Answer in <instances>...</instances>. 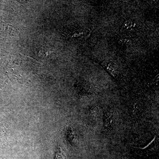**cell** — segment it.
Listing matches in <instances>:
<instances>
[{"label":"cell","instance_id":"obj_1","mask_svg":"<svg viewBox=\"0 0 159 159\" xmlns=\"http://www.w3.org/2000/svg\"><path fill=\"white\" fill-rule=\"evenodd\" d=\"M115 121V116L114 113L110 111L107 112L103 119V125L106 129H111Z\"/></svg>","mask_w":159,"mask_h":159},{"label":"cell","instance_id":"obj_2","mask_svg":"<svg viewBox=\"0 0 159 159\" xmlns=\"http://www.w3.org/2000/svg\"><path fill=\"white\" fill-rule=\"evenodd\" d=\"M100 112L99 108L96 106H93L90 108L89 111V118L91 122H97L99 119Z\"/></svg>","mask_w":159,"mask_h":159},{"label":"cell","instance_id":"obj_3","mask_svg":"<svg viewBox=\"0 0 159 159\" xmlns=\"http://www.w3.org/2000/svg\"><path fill=\"white\" fill-rule=\"evenodd\" d=\"M76 138H76V134L74 131L72 130V129H70L68 131V139L70 143L72 144L75 143L76 142Z\"/></svg>","mask_w":159,"mask_h":159},{"label":"cell","instance_id":"obj_4","mask_svg":"<svg viewBox=\"0 0 159 159\" xmlns=\"http://www.w3.org/2000/svg\"><path fill=\"white\" fill-rule=\"evenodd\" d=\"M56 159H65V154L64 152L60 148H59V149L56 153Z\"/></svg>","mask_w":159,"mask_h":159}]
</instances>
